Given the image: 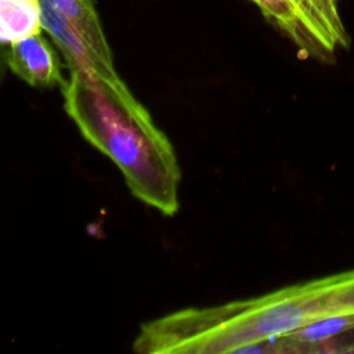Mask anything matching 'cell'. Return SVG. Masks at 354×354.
I'll use <instances>...</instances> for the list:
<instances>
[{
	"instance_id": "1",
	"label": "cell",
	"mask_w": 354,
	"mask_h": 354,
	"mask_svg": "<svg viewBox=\"0 0 354 354\" xmlns=\"http://www.w3.org/2000/svg\"><path fill=\"white\" fill-rule=\"evenodd\" d=\"M61 90L69 118L118 166L130 192L165 216L176 214L181 176L176 152L124 82L71 72Z\"/></svg>"
},
{
	"instance_id": "2",
	"label": "cell",
	"mask_w": 354,
	"mask_h": 354,
	"mask_svg": "<svg viewBox=\"0 0 354 354\" xmlns=\"http://www.w3.org/2000/svg\"><path fill=\"white\" fill-rule=\"evenodd\" d=\"M303 325L243 353H354V270L300 282Z\"/></svg>"
},
{
	"instance_id": "3",
	"label": "cell",
	"mask_w": 354,
	"mask_h": 354,
	"mask_svg": "<svg viewBox=\"0 0 354 354\" xmlns=\"http://www.w3.org/2000/svg\"><path fill=\"white\" fill-rule=\"evenodd\" d=\"M41 26L61 50L66 59L69 72H80L104 77L119 76L115 66L101 59L79 30L61 12L44 3H41Z\"/></svg>"
},
{
	"instance_id": "4",
	"label": "cell",
	"mask_w": 354,
	"mask_h": 354,
	"mask_svg": "<svg viewBox=\"0 0 354 354\" xmlns=\"http://www.w3.org/2000/svg\"><path fill=\"white\" fill-rule=\"evenodd\" d=\"M7 64L12 73L35 87L62 86L65 82L58 57L41 32L11 43Z\"/></svg>"
},
{
	"instance_id": "5",
	"label": "cell",
	"mask_w": 354,
	"mask_h": 354,
	"mask_svg": "<svg viewBox=\"0 0 354 354\" xmlns=\"http://www.w3.org/2000/svg\"><path fill=\"white\" fill-rule=\"evenodd\" d=\"M264 17L279 28L304 57L322 61L318 43L307 22L290 0H253Z\"/></svg>"
},
{
	"instance_id": "6",
	"label": "cell",
	"mask_w": 354,
	"mask_h": 354,
	"mask_svg": "<svg viewBox=\"0 0 354 354\" xmlns=\"http://www.w3.org/2000/svg\"><path fill=\"white\" fill-rule=\"evenodd\" d=\"M61 12L106 64L113 65L111 48L104 35L94 0H40Z\"/></svg>"
},
{
	"instance_id": "7",
	"label": "cell",
	"mask_w": 354,
	"mask_h": 354,
	"mask_svg": "<svg viewBox=\"0 0 354 354\" xmlns=\"http://www.w3.org/2000/svg\"><path fill=\"white\" fill-rule=\"evenodd\" d=\"M40 0H0V39L3 43H15L40 33Z\"/></svg>"
}]
</instances>
